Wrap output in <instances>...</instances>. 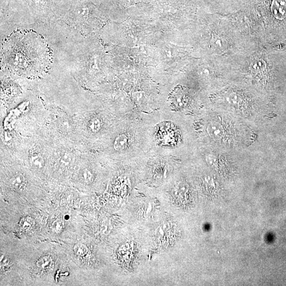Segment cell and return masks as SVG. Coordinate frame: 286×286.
Returning a JSON list of instances; mask_svg holds the SVG:
<instances>
[{
    "label": "cell",
    "instance_id": "5b68a950",
    "mask_svg": "<svg viewBox=\"0 0 286 286\" xmlns=\"http://www.w3.org/2000/svg\"><path fill=\"white\" fill-rule=\"evenodd\" d=\"M129 139L127 135L122 134L116 137L114 142V148L117 151H123L128 145Z\"/></svg>",
    "mask_w": 286,
    "mask_h": 286
},
{
    "label": "cell",
    "instance_id": "277c9868",
    "mask_svg": "<svg viewBox=\"0 0 286 286\" xmlns=\"http://www.w3.org/2000/svg\"><path fill=\"white\" fill-rule=\"evenodd\" d=\"M171 101L177 108H182L187 105L188 98L181 89H177L171 95Z\"/></svg>",
    "mask_w": 286,
    "mask_h": 286
},
{
    "label": "cell",
    "instance_id": "6da1fadb",
    "mask_svg": "<svg viewBox=\"0 0 286 286\" xmlns=\"http://www.w3.org/2000/svg\"><path fill=\"white\" fill-rule=\"evenodd\" d=\"M52 53L46 41L37 33L22 31L12 34L2 47V63L14 73L33 75L50 67Z\"/></svg>",
    "mask_w": 286,
    "mask_h": 286
},
{
    "label": "cell",
    "instance_id": "3957f363",
    "mask_svg": "<svg viewBox=\"0 0 286 286\" xmlns=\"http://www.w3.org/2000/svg\"><path fill=\"white\" fill-rule=\"evenodd\" d=\"M225 102L233 108H241L245 104L242 94L238 92L230 91L226 93L224 96Z\"/></svg>",
    "mask_w": 286,
    "mask_h": 286
},
{
    "label": "cell",
    "instance_id": "2e32d148",
    "mask_svg": "<svg viewBox=\"0 0 286 286\" xmlns=\"http://www.w3.org/2000/svg\"><path fill=\"white\" fill-rule=\"evenodd\" d=\"M73 161L72 155L69 153H65L62 155L60 161L62 165L67 166L72 163Z\"/></svg>",
    "mask_w": 286,
    "mask_h": 286
},
{
    "label": "cell",
    "instance_id": "4fadbf2b",
    "mask_svg": "<svg viewBox=\"0 0 286 286\" xmlns=\"http://www.w3.org/2000/svg\"><path fill=\"white\" fill-rule=\"evenodd\" d=\"M73 250L75 253L80 257H84L88 252L87 246L82 243L76 244L74 247Z\"/></svg>",
    "mask_w": 286,
    "mask_h": 286
},
{
    "label": "cell",
    "instance_id": "30bf717a",
    "mask_svg": "<svg viewBox=\"0 0 286 286\" xmlns=\"http://www.w3.org/2000/svg\"><path fill=\"white\" fill-rule=\"evenodd\" d=\"M52 259L50 256H44L37 262V266L41 269H49L52 264Z\"/></svg>",
    "mask_w": 286,
    "mask_h": 286
},
{
    "label": "cell",
    "instance_id": "7a4b0ae2",
    "mask_svg": "<svg viewBox=\"0 0 286 286\" xmlns=\"http://www.w3.org/2000/svg\"><path fill=\"white\" fill-rule=\"evenodd\" d=\"M227 129L220 121H214L207 125V133L211 138L217 141H223L227 138Z\"/></svg>",
    "mask_w": 286,
    "mask_h": 286
},
{
    "label": "cell",
    "instance_id": "7c38bea8",
    "mask_svg": "<svg viewBox=\"0 0 286 286\" xmlns=\"http://www.w3.org/2000/svg\"><path fill=\"white\" fill-rule=\"evenodd\" d=\"M88 126L89 129L93 133L98 132L101 126L100 119L97 117H94L89 121Z\"/></svg>",
    "mask_w": 286,
    "mask_h": 286
},
{
    "label": "cell",
    "instance_id": "8fae6325",
    "mask_svg": "<svg viewBox=\"0 0 286 286\" xmlns=\"http://www.w3.org/2000/svg\"><path fill=\"white\" fill-rule=\"evenodd\" d=\"M34 224L33 218L29 216L23 217L19 223L21 228L25 231L31 230L34 227Z\"/></svg>",
    "mask_w": 286,
    "mask_h": 286
},
{
    "label": "cell",
    "instance_id": "9a60e30c",
    "mask_svg": "<svg viewBox=\"0 0 286 286\" xmlns=\"http://www.w3.org/2000/svg\"><path fill=\"white\" fill-rule=\"evenodd\" d=\"M64 223L61 220H56L52 225V230L56 234L60 233L64 229Z\"/></svg>",
    "mask_w": 286,
    "mask_h": 286
},
{
    "label": "cell",
    "instance_id": "8992f818",
    "mask_svg": "<svg viewBox=\"0 0 286 286\" xmlns=\"http://www.w3.org/2000/svg\"><path fill=\"white\" fill-rule=\"evenodd\" d=\"M250 70L255 74H263L266 71V64L263 59H255L250 64Z\"/></svg>",
    "mask_w": 286,
    "mask_h": 286
},
{
    "label": "cell",
    "instance_id": "52a82bcc",
    "mask_svg": "<svg viewBox=\"0 0 286 286\" xmlns=\"http://www.w3.org/2000/svg\"><path fill=\"white\" fill-rule=\"evenodd\" d=\"M11 185L17 190H21L25 186L26 180L25 177L18 174L15 175L11 179Z\"/></svg>",
    "mask_w": 286,
    "mask_h": 286
},
{
    "label": "cell",
    "instance_id": "ba28073f",
    "mask_svg": "<svg viewBox=\"0 0 286 286\" xmlns=\"http://www.w3.org/2000/svg\"><path fill=\"white\" fill-rule=\"evenodd\" d=\"M30 163L35 168H42L45 164V161L42 156L38 153H35L32 155L29 158Z\"/></svg>",
    "mask_w": 286,
    "mask_h": 286
},
{
    "label": "cell",
    "instance_id": "9c48e42d",
    "mask_svg": "<svg viewBox=\"0 0 286 286\" xmlns=\"http://www.w3.org/2000/svg\"><path fill=\"white\" fill-rule=\"evenodd\" d=\"M80 177L81 181L87 184L91 183L94 179V176L92 171L87 168L81 170Z\"/></svg>",
    "mask_w": 286,
    "mask_h": 286
},
{
    "label": "cell",
    "instance_id": "e0dca14e",
    "mask_svg": "<svg viewBox=\"0 0 286 286\" xmlns=\"http://www.w3.org/2000/svg\"><path fill=\"white\" fill-rule=\"evenodd\" d=\"M225 40L220 36H216V38L214 40V47H216L220 51H224L226 45L225 44Z\"/></svg>",
    "mask_w": 286,
    "mask_h": 286
},
{
    "label": "cell",
    "instance_id": "5bb4252c",
    "mask_svg": "<svg viewBox=\"0 0 286 286\" xmlns=\"http://www.w3.org/2000/svg\"><path fill=\"white\" fill-rule=\"evenodd\" d=\"M286 3L282 0H277L273 5L275 13L284 14L286 9Z\"/></svg>",
    "mask_w": 286,
    "mask_h": 286
},
{
    "label": "cell",
    "instance_id": "ac0fdd59",
    "mask_svg": "<svg viewBox=\"0 0 286 286\" xmlns=\"http://www.w3.org/2000/svg\"><path fill=\"white\" fill-rule=\"evenodd\" d=\"M0 262H1V266H6L9 264V260L8 258L6 257V256H5L4 254H1V257H0Z\"/></svg>",
    "mask_w": 286,
    "mask_h": 286
}]
</instances>
